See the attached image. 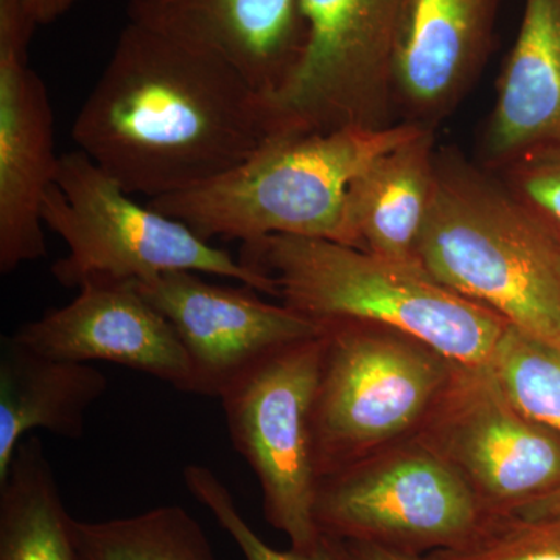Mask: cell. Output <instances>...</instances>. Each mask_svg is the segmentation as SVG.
<instances>
[{"label": "cell", "instance_id": "cell-3", "mask_svg": "<svg viewBox=\"0 0 560 560\" xmlns=\"http://www.w3.org/2000/svg\"><path fill=\"white\" fill-rule=\"evenodd\" d=\"M242 264L275 280L287 307L316 323L360 320L411 335L466 368H488L508 323L400 264L326 238L242 243Z\"/></svg>", "mask_w": 560, "mask_h": 560}, {"label": "cell", "instance_id": "cell-21", "mask_svg": "<svg viewBox=\"0 0 560 560\" xmlns=\"http://www.w3.org/2000/svg\"><path fill=\"white\" fill-rule=\"evenodd\" d=\"M488 370L523 416L560 434V349L508 324Z\"/></svg>", "mask_w": 560, "mask_h": 560}, {"label": "cell", "instance_id": "cell-17", "mask_svg": "<svg viewBox=\"0 0 560 560\" xmlns=\"http://www.w3.org/2000/svg\"><path fill=\"white\" fill-rule=\"evenodd\" d=\"M436 158L433 130L425 127L364 168L346 197L342 245L420 267Z\"/></svg>", "mask_w": 560, "mask_h": 560}, {"label": "cell", "instance_id": "cell-25", "mask_svg": "<svg viewBox=\"0 0 560 560\" xmlns=\"http://www.w3.org/2000/svg\"><path fill=\"white\" fill-rule=\"evenodd\" d=\"M340 544L349 560H422V558L401 555V552L388 550L378 545L364 544V541H340Z\"/></svg>", "mask_w": 560, "mask_h": 560}, {"label": "cell", "instance_id": "cell-1", "mask_svg": "<svg viewBox=\"0 0 560 560\" xmlns=\"http://www.w3.org/2000/svg\"><path fill=\"white\" fill-rule=\"evenodd\" d=\"M275 135L267 98L237 69L135 24L72 127L79 150L151 200L234 171Z\"/></svg>", "mask_w": 560, "mask_h": 560}, {"label": "cell", "instance_id": "cell-18", "mask_svg": "<svg viewBox=\"0 0 560 560\" xmlns=\"http://www.w3.org/2000/svg\"><path fill=\"white\" fill-rule=\"evenodd\" d=\"M108 389L90 363L51 359L3 337L0 345V480L28 431L81 440L86 415Z\"/></svg>", "mask_w": 560, "mask_h": 560}, {"label": "cell", "instance_id": "cell-5", "mask_svg": "<svg viewBox=\"0 0 560 560\" xmlns=\"http://www.w3.org/2000/svg\"><path fill=\"white\" fill-rule=\"evenodd\" d=\"M456 363L390 327L324 323L313 445L319 481L415 436Z\"/></svg>", "mask_w": 560, "mask_h": 560}, {"label": "cell", "instance_id": "cell-23", "mask_svg": "<svg viewBox=\"0 0 560 560\" xmlns=\"http://www.w3.org/2000/svg\"><path fill=\"white\" fill-rule=\"evenodd\" d=\"M186 488L198 503L212 514L221 528L230 534L245 560H349L338 540L324 536L311 551L276 550L243 518L234 497L209 467L190 464L183 471Z\"/></svg>", "mask_w": 560, "mask_h": 560}, {"label": "cell", "instance_id": "cell-10", "mask_svg": "<svg viewBox=\"0 0 560 560\" xmlns=\"http://www.w3.org/2000/svg\"><path fill=\"white\" fill-rule=\"evenodd\" d=\"M418 436L458 471L482 515L560 489V434L523 416L488 368L456 364Z\"/></svg>", "mask_w": 560, "mask_h": 560}, {"label": "cell", "instance_id": "cell-6", "mask_svg": "<svg viewBox=\"0 0 560 560\" xmlns=\"http://www.w3.org/2000/svg\"><path fill=\"white\" fill-rule=\"evenodd\" d=\"M43 223L68 245V256L51 265L66 289L194 271L279 296L275 280L209 245L183 221L140 206L81 150L60 156L57 179L44 197Z\"/></svg>", "mask_w": 560, "mask_h": 560}, {"label": "cell", "instance_id": "cell-15", "mask_svg": "<svg viewBox=\"0 0 560 560\" xmlns=\"http://www.w3.org/2000/svg\"><path fill=\"white\" fill-rule=\"evenodd\" d=\"M500 0H410L396 90L415 121L429 125L460 101L492 49Z\"/></svg>", "mask_w": 560, "mask_h": 560}, {"label": "cell", "instance_id": "cell-13", "mask_svg": "<svg viewBox=\"0 0 560 560\" xmlns=\"http://www.w3.org/2000/svg\"><path fill=\"white\" fill-rule=\"evenodd\" d=\"M11 337L51 359L120 364L194 394V371L178 334L132 282H86L70 304Z\"/></svg>", "mask_w": 560, "mask_h": 560}, {"label": "cell", "instance_id": "cell-22", "mask_svg": "<svg viewBox=\"0 0 560 560\" xmlns=\"http://www.w3.org/2000/svg\"><path fill=\"white\" fill-rule=\"evenodd\" d=\"M423 560H560V514L482 515L469 539Z\"/></svg>", "mask_w": 560, "mask_h": 560}, {"label": "cell", "instance_id": "cell-12", "mask_svg": "<svg viewBox=\"0 0 560 560\" xmlns=\"http://www.w3.org/2000/svg\"><path fill=\"white\" fill-rule=\"evenodd\" d=\"M132 283L178 334L200 396L220 397L257 361L324 331V324L261 301L249 287L215 285L198 272L168 271Z\"/></svg>", "mask_w": 560, "mask_h": 560}, {"label": "cell", "instance_id": "cell-4", "mask_svg": "<svg viewBox=\"0 0 560 560\" xmlns=\"http://www.w3.org/2000/svg\"><path fill=\"white\" fill-rule=\"evenodd\" d=\"M425 127L410 120L378 128L278 132L234 171L195 189L154 198L149 206L183 221L205 241L294 235L342 243L350 184Z\"/></svg>", "mask_w": 560, "mask_h": 560}, {"label": "cell", "instance_id": "cell-29", "mask_svg": "<svg viewBox=\"0 0 560 560\" xmlns=\"http://www.w3.org/2000/svg\"><path fill=\"white\" fill-rule=\"evenodd\" d=\"M422 560H423V558H422Z\"/></svg>", "mask_w": 560, "mask_h": 560}, {"label": "cell", "instance_id": "cell-20", "mask_svg": "<svg viewBox=\"0 0 560 560\" xmlns=\"http://www.w3.org/2000/svg\"><path fill=\"white\" fill-rule=\"evenodd\" d=\"M79 560H219L197 518L160 506L103 522L72 518Z\"/></svg>", "mask_w": 560, "mask_h": 560}, {"label": "cell", "instance_id": "cell-16", "mask_svg": "<svg viewBox=\"0 0 560 560\" xmlns=\"http://www.w3.org/2000/svg\"><path fill=\"white\" fill-rule=\"evenodd\" d=\"M560 145V0H525L485 136L488 160L510 167Z\"/></svg>", "mask_w": 560, "mask_h": 560}, {"label": "cell", "instance_id": "cell-9", "mask_svg": "<svg viewBox=\"0 0 560 560\" xmlns=\"http://www.w3.org/2000/svg\"><path fill=\"white\" fill-rule=\"evenodd\" d=\"M307 43L267 98L279 132L386 127L410 0H301Z\"/></svg>", "mask_w": 560, "mask_h": 560}, {"label": "cell", "instance_id": "cell-8", "mask_svg": "<svg viewBox=\"0 0 560 560\" xmlns=\"http://www.w3.org/2000/svg\"><path fill=\"white\" fill-rule=\"evenodd\" d=\"M315 518L330 539L420 558L469 539L482 512L458 471L415 434L323 478Z\"/></svg>", "mask_w": 560, "mask_h": 560}, {"label": "cell", "instance_id": "cell-14", "mask_svg": "<svg viewBox=\"0 0 560 560\" xmlns=\"http://www.w3.org/2000/svg\"><path fill=\"white\" fill-rule=\"evenodd\" d=\"M128 24L226 61L270 97L307 43L301 0H128Z\"/></svg>", "mask_w": 560, "mask_h": 560}, {"label": "cell", "instance_id": "cell-28", "mask_svg": "<svg viewBox=\"0 0 560 560\" xmlns=\"http://www.w3.org/2000/svg\"><path fill=\"white\" fill-rule=\"evenodd\" d=\"M556 234V232H555ZM556 237H558V243H559V264H560V235L556 234Z\"/></svg>", "mask_w": 560, "mask_h": 560}, {"label": "cell", "instance_id": "cell-19", "mask_svg": "<svg viewBox=\"0 0 560 560\" xmlns=\"http://www.w3.org/2000/svg\"><path fill=\"white\" fill-rule=\"evenodd\" d=\"M72 518L43 441L25 438L0 480V560H79Z\"/></svg>", "mask_w": 560, "mask_h": 560}, {"label": "cell", "instance_id": "cell-11", "mask_svg": "<svg viewBox=\"0 0 560 560\" xmlns=\"http://www.w3.org/2000/svg\"><path fill=\"white\" fill-rule=\"evenodd\" d=\"M36 24L25 0H0V272L47 256L43 201L57 179L54 113L28 68Z\"/></svg>", "mask_w": 560, "mask_h": 560}, {"label": "cell", "instance_id": "cell-24", "mask_svg": "<svg viewBox=\"0 0 560 560\" xmlns=\"http://www.w3.org/2000/svg\"><path fill=\"white\" fill-rule=\"evenodd\" d=\"M506 168L515 195L560 235V145L530 151Z\"/></svg>", "mask_w": 560, "mask_h": 560}, {"label": "cell", "instance_id": "cell-27", "mask_svg": "<svg viewBox=\"0 0 560 560\" xmlns=\"http://www.w3.org/2000/svg\"><path fill=\"white\" fill-rule=\"evenodd\" d=\"M512 514L523 515V517H545V515L560 514V489L544 499L526 504Z\"/></svg>", "mask_w": 560, "mask_h": 560}, {"label": "cell", "instance_id": "cell-7", "mask_svg": "<svg viewBox=\"0 0 560 560\" xmlns=\"http://www.w3.org/2000/svg\"><path fill=\"white\" fill-rule=\"evenodd\" d=\"M323 355L324 331L257 361L219 397L230 440L260 482L265 518L302 551L324 539L315 518L319 477L313 445Z\"/></svg>", "mask_w": 560, "mask_h": 560}, {"label": "cell", "instance_id": "cell-2", "mask_svg": "<svg viewBox=\"0 0 560 560\" xmlns=\"http://www.w3.org/2000/svg\"><path fill=\"white\" fill-rule=\"evenodd\" d=\"M423 271L459 296L560 349V264L555 231L456 151H438L418 250Z\"/></svg>", "mask_w": 560, "mask_h": 560}, {"label": "cell", "instance_id": "cell-26", "mask_svg": "<svg viewBox=\"0 0 560 560\" xmlns=\"http://www.w3.org/2000/svg\"><path fill=\"white\" fill-rule=\"evenodd\" d=\"M77 2L79 0H25L28 13L38 25L60 20Z\"/></svg>", "mask_w": 560, "mask_h": 560}]
</instances>
